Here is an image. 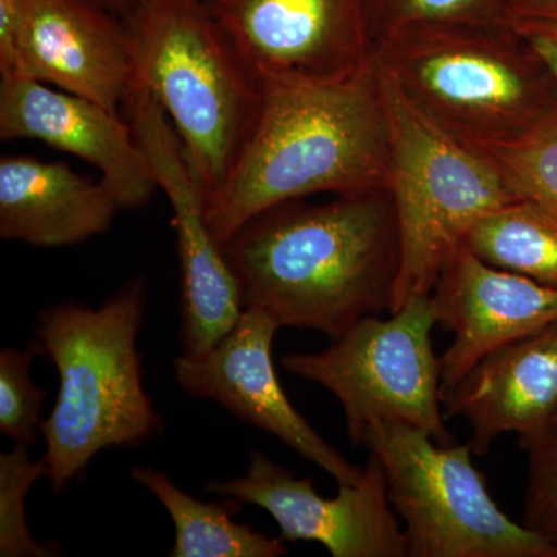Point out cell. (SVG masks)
I'll use <instances>...</instances> for the list:
<instances>
[{
  "label": "cell",
  "instance_id": "cell-1",
  "mask_svg": "<svg viewBox=\"0 0 557 557\" xmlns=\"http://www.w3.org/2000/svg\"><path fill=\"white\" fill-rule=\"evenodd\" d=\"M245 309L278 327L339 338L359 319L391 313L399 231L391 189L282 201L263 209L223 245Z\"/></svg>",
  "mask_w": 557,
  "mask_h": 557
},
{
  "label": "cell",
  "instance_id": "cell-20",
  "mask_svg": "<svg viewBox=\"0 0 557 557\" xmlns=\"http://www.w3.org/2000/svg\"><path fill=\"white\" fill-rule=\"evenodd\" d=\"M480 153L516 199L533 201L557 218V116L519 141Z\"/></svg>",
  "mask_w": 557,
  "mask_h": 557
},
{
  "label": "cell",
  "instance_id": "cell-6",
  "mask_svg": "<svg viewBox=\"0 0 557 557\" xmlns=\"http://www.w3.org/2000/svg\"><path fill=\"white\" fill-rule=\"evenodd\" d=\"M379 67L391 127L388 189L401 249L395 313L409 300L431 295L446 262L483 215L518 199L483 153L421 119Z\"/></svg>",
  "mask_w": 557,
  "mask_h": 557
},
{
  "label": "cell",
  "instance_id": "cell-10",
  "mask_svg": "<svg viewBox=\"0 0 557 557\" xmlns=\"http://www.w3.org/2000/svg\"><path fill=\"white\" fill-rule=\"evenodd\" d=\"M207 491L265 509L282 541L319 542L333 557H408L386 472L373 454L357 485H339L333 498L319 496L311 478H296L260 450L249 453L244 478L209 482Z\"/></svg>",
  "mask_w": 557,
  "mask_h": 557
},
{
  "label": "cell",
  "instance_id": "cell-5",
  "mask_svg": "<svg viewBox=\"0 0 557 557\" xmlns=\"http://www.w3.org/2000/svg\"><path fill=\"white\" fill-rule=\"evenodd\" d=\"M131 87L170 119L209 197L228 182L258 123V75L212 20L203 0H139L126 21Z\"/></svg>",
  "mask_w": 557,
  "mask_h": 557
},
{
  "label": "cell",
  "instance_id": "cell-4",
  "mask_svg": "<svg viewBox=\"0 0 557 557\" xmlns=\"http://www.w3.org/2000/svg\"><path fill=\"white\" fill-rule=\"evenodd\" d=\"M146 302L145 278L137 277L98 309L61 304L39 314L36 346L60 375L57 403L39 426L57 493L102 449L135 448L163 428L137 348Z\"/></svg>",
  "mask_w": 557,
  "mask_h": 557
},
{
  "label": "cell",
  "instance_id": "cell-19",
  "mask_svg": "<svg viewBox=\"0 0 557 557\" xmlns=\"http://www.w3.org/2000/svg\"><path fill=\"white\" fill-rule=\"evenodd\" d=\"M463 245L490 265L557 287V218L533 201L487 212Z\"/></svg>",
  "mask_w": 557,
  "mask_h": 557
},
{
  "label": "cell",
  "instance_id": "cell-27",
  "mask_svg": "<svg viewBox=\"0 0 557 557\" xmlns=\"http://www.w3.org/2000/svg\"><path fill=\"white\" fill-rule=\"evenodd\" d=\"M94 2L115 14L120 20L127 21L134 10L137 9L139 0H94Z\"/></svg>",
  "mask_w": 557,
  "mask_h": 557
},
{
  "label": "cell",
  "instance_id": "cell-3",
  "mask_svg": "<svg viewBox=\"0 0 557 557\" xmlns=\"http://www.w3.org/2000/svg\"><path fill=\"white\" fill-rule=\"evenodd\" d=\"M375 57L421 119L478 152L557 116L556 81L509 21L416 25Z\"/></svg>",
  "mask_w": 557,
  "mask_h": 557
},
{
  "label": "cell",
  "instance_id": "cell-24",
  "mask_svg": "<svg viewBox=\"0 0 557 557\" xmlns=\"http://www.w3.org/2000/svg\"><path fill=\"white\" fill-rule=\"evenodd\" d=\"M520 448L528 456L522 525L557 553V428Z\"/></svg>",
  "mask_w": 557,
  "mask_h": 557
},
{
  "label": "cell",
  "instance_id": "cell-23",
  "mask_svg": "<svg viewBox=\"0 0 557 557\" xmlns=\"http://www.w3.org/2000/svg\"><path fill=\"white\" fill-rule=\"evenodd\" d=\"M36 343L27 350L0 351V432L22 445H35L47 392L33 383V358L39 355Z\"/></svg>",
  "mask_w": 557,
  "mask_h": 557
},
{
  "label": "cell",
  "instance_id": "cell-17",
  "mask_svg": "<svg viewBox=\"0 0 557 557\" xmlns=\"http://www.w3.org/2000/svg\"><path fill=\"white\" fill-rule=\"evenodd\" d=\"M121 209L101 178L62 161L32 156L0 159V237L32 247L60 248L104 234Z\"/></svg>",
  "mask_w": 557,
  "mask_h": 557
},
{
  "label": "cell",
  "instance_id": "cell-28",
  "mask_svg": "<svg viewBox=\"0 0 557 557\" xmlns=\"http://www.w3.org/2000/svg\"><path fill=\"white\" fill-rule=\"evenodd\" d=\"M553 428H557V418H556L555 424H553Z\"/></svg>",
  "mask_w": 557,
  "mask_h": 557
},
{
  "label": "cell",
  "instance_id": "cell-22",
  "mask_svg": "<svg viewBox=\"0 0 557 557\" xmlns=\"http://www.w3.org/2000/svg\"><path fill=\"white\" fill-rule=\"evenodd\" d=\"M42 478L49 479V467L44 458L32 460L28 445L16 443L10 453L0 454V556L57 555V549L36 541L25 519V497Z\"/></svg>",
  "mask_w": 557,
  "mask_h": 557
},
{
  "label": "cell",
  "instance_id": "cell-18",
  "mask_svg": "<svg viewBox=\"0 0 557 557\" xmlns=\"http://www.w3.org/2000/svg\"><path fill=\"white\" fill-rule=\"evenodd\" d=\"M131 478L159 498L171 516L175 528L171 557H278L287 553L281 537H269L234 522L244 505L236 498L207 504L149 467L132 469Z\"/></svg>",
  "mask_w": 557,
  "mask_h": 557
},
{
  "label": "cell",
  "instance_id": "cell-7",
  "mask_svg": "<svg viewBox=\"0 0 557 557\" xmlns=\"http://www.w3.org/2000/svg\"><path fill=\"white\" fill-rule=\"evenodd\" d=\"M355 445L383 465L388 500L405 522L408 557H557L497 507L472 463L471 443L442 446L421 429L376 420Z\"/></svg>",
  "mask_w": 557,
  "mask_h": 557
},
{
  "label": "cell",
  "instance_id": "cell-9",
  "mask_svg": "<svg viewBox=\"0 0 557 557\" xmlns=\"http://www.w3.org/2000/svg\"><path fill=\"white\" fill-rule=\"evenodd\" d=\"M121 113L174 212L183 354H205L228 335L244 313L239 278L209 226L207 194L159 102L148 91L131 87Z\"/></svg>",
  "mask_w": 557,
  "mask_h": 557
},
{
  "label": "cell",
  "instance_id": "cell-11",
  "mask_svg": "<svg viewBox=\"0 0 557 557\" xmlns=\"http://www.w3.org/2000/svg\"><path fill=\"white\" fill-rule=\"evenodd\" d=\"M27 76L123 110L132 84L126 21L94 0H14V28L0 47V78Z\"/></svg>",
  "mask_w": 557,
  "mask_h": 557
},
{
  "label": "cell",
  "instance_id": "cell-14",
  "mask_svg": "<svg viewBox=\"0 0 557 557\" xmlns=\"http://www.w3.org/2000/svg\"><path fill=\"white\" fill-rule=\"evenodd\" d=\"M0 139H33L86 161L123 211L148 207L159 190L123 113L27 76L0 78Z\"/></svg>",
  "mask_w": 557,
  "mask_h": 557
},
{
  "label": "cell",
  "instance_id": "cell-15",
  "mask_svg": "<svg viewBox=\"0 0 557 557\" xmlns=\"http://www.w3.org/2000/svg\"><path fill=\"white\" fill-rule=\"evenodd\" d=\"M431 298L437 324L454 336L440 357L442 394L486 355L557 319V287L490 265L465 245L446 262Z\"/></svg>",
  "mask_w": 557,
  "mask_h": 557
},
{
  "label": "cell",
  "instance_id": "cell-12",
  "mask_svg": "<svg viewBox=\"0 0 557 557\" xmlns=\"http://www.w3.org/2000/svg\"><path fill=\"white\" fill-rule=\"evenodd\" d=\"M277 330L281 327L269 314L245 309L214 347L175 359L177 383L193 397L214 399L245 423L274 435L324 469L338 485H357L364 469L330 446L285 395L273 362Z\"/></svg>",
  "mask_w": 557,
  "mask_h": 557
},
{
  "label": "cell",
  "instance_id": "cell-25",
  "mask_svg": "<svg viewBox=\"0 0 557 557\" xmlns=\"http://www.w3.org/2000/svg\"><path fill=\"white\" fill-rule=\"evenodd\" d=\"M509 24L536 51L557 84V20L518 17L509 20Z\"/></svg>",
  "mask_w": 557,
  "mask_h": 557
},
{
  "label": "cell",
  "instance_id": "cell-21",
  "mask_svg": "<svg viewBox=\"0 0 557 557\" xmlns=\"http://www.w3.org/2000/svg\"><path fill=\"white\" fill-rule=\"evenodd\" d=\"M373 50L395 33L416 25L502 24L508 0H366Z\"/></svg>",
  "mask_w": 557,
  "mask_h": 557
},
{
  "label": "cell",
  "instance_id": "cell-26",
  "mask_svg": "<svg viewBox=\"0 0 557 557\" xmlns=\"http://www.w3.org/2000/svg\"><path fill=\"white\" fill-rule=\"evenodd\" d=\"M518 17L557 20V0H508V21Z\"/></svg>",
  "mask_w": 557,
  "mask_h": 557
},
{
  "label": "cell",
  "instance_id": "cell-16",
  "mask_svg": "<svg viewBox=\"0 0 557 557\" xmlns=\"http://www.w3.org/2000/svg\"><path fill=\"white\" fill-rule=\"evenodd\" d=\"M442 406L445 418L468 421L475 456L502 434H518L520 446L547 434L557 418V319L480 359Z\"/></svg>",
  "mask_w": 557,
  "mask_h": 557
},
{
  "label": "cell",
  "instance_id": "cell-8",
  "mask_svg": "<svg viewBox=\"0 0 557 557\" xmlns=\"http://www.w3.org/2000/svg\"><path fill=\"white\" fill-rule=\"evenodd\" d=\"M437 325L431 295L409 300L388 319H359L332 346L285 355L282 368L327 388L346 416L351 442L376 420H394L428 432L438 445L453 435L442 406V369L432 346Z\"/></svg>",
  "mask_w": 557,
  "mask_h": 557
},
{
  "label": "cell",
  "instance_id": "cell-2",
  "mask_svg": "<svg viewBox=\"0 0 557 557\" xmlns=\"http://www.w3.org/2000/svg\"><path fill=\"white\" fill-rule=\"evenodd\" d=\"M258 78L255 132L228 182L207 200L220 244L282 201L391 186V127L376 58L343 78Z\"/></svg>",
  "mask_w": 557,
  "mask_h": 557
},
{
  "label": "cell",
  "instance_id": "cell-13",
  "mask_svg": "<svg viewBox=\"0 0 557 557\" xmlns=\"http://www.w3.org/2000/svg\"><path fill=\"white\" fill-rule=\"evenodd\" d=\"M256 75L335 79L375 58L366 0H203Z\"/></svg>",
  "mask_w": 557,
  "mask_h": 557
}]
</instances>
